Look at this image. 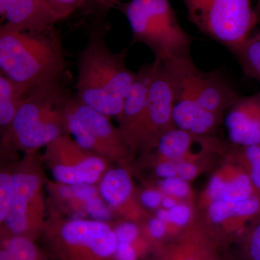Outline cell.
Returning <instances> with one entry per match:
<instances>
[{"instance_id":"1","label":"cell","mask_w":260,"mask_h":260,"mask_svg":"<svg viewBox=\"0 0 260 260\" xmlns=\"http://www.w3.org/2000/svg\"><path fill=\"white\" fill-rule=\"evenodd\" d=\"M95 21L78 56L76 97L108 117L118 118L137 74L126 67L124 54L109 49L102 21Z\"/></svg>"},{"instance_id":"2","label":"cell","mask_w":260,"mask_h":260,"mask_svg":"<svg viewBox=\"0 0 260 260\" xmlns=\"http://www.w3.org/2000/svg\"><path fill=\"white\" fill-rule=\"evenodd\" d=\"M65 68L61 38L55 27L35 30L1 25V74L32 89L59 80Z\"/></svg>"},{"instance_id":"3","label":"cell","mask_w":260,"mask_h":260,"mask_svg":"<svg viewBox=\"0 0 260 260\" xmlns=\"http://www.w3.org/2000/svg\"><path fill=\"white\" fill-rule=\"evenodd\" d=\"M70 97L59 80L31 89L9 129L2 135V150L36 154L56 138L69 134L67 107Z\"/></svg>"},{"instance_id":"4","label":"cell","mask_w":260,"mask_h":260,"mask_svg":"<svg viewBox=\"0 0 260 260\" xmlns=\"http://www.w3.org/2000/svg\"><path fill=\"white\" fill-rule=\"evenodd\" d=\"M116 8L133 32V44L150 48L155 60L189 59L192 39L181 26L169 0H130Z\"/></svg>"},{"instance_id":"5","label":"cell","mask_w":260,"mask_h":260,"mask_svg":"<svg viewBox=\"0 0 260 260\" xmlns=\"http://www.w3.org/2000/svg\"><path fill=\"white\" fill-rule=\"evenodd\" d=\"M42 237L54 260H114L118 243L107 222L57 216L47 220Z\"/></svg>"},{"instance_id":"6","label":"cell","mask_w":260,"mask_h":260,"mask_svg":"<svg viewBox=\"0 0 260 260\" xmlns=\"http://www.w3.org/2000/svg\"><path fill=\"white\" fill-rule=\"evenodd\" d=\"M35 154L13 168V195L9 213L1 224V238L23 237L37 240L45 227V179Z\"/></svg>"},{"instance_id":"7","label":"cell","mask_w":260,"mask_h":260,"mask_svg":"<svg viewBox=\"0 0 260 260\" xmlns=\"http://www.w3.org/2000/svg\"><path fill=\"white\" fill-rule=\"evenodd\" d=\"M188 18L202 34L233 54L251 37L259 18L251 0H181Z\"/></svg>"},{"instance_id":"8","label":"cell","mask_w":260,"mask_h":260,"mask_svg":"<svg viewBox=\"0 0 260 260\" xmlns=\"http://www.w3.org/2000/svg\"><path fill=\"white\" fill-rule=\"evenodd\" d=\"M67 122L68 133L80 146L107 162L121 164L133 151L120 128L77 97L70 96L68 101Z\"/></svg>"},{"instance_id":"9","label":"cell","mask_w":260,"mask_h":260,"mask_svg":"<svg viewBox=\"0 0 260 260\" xmlns=\"http://www.w3.org/2000/svg\"><path fill=\"white\" fill-rule=\"evenodd\" d=\"M176 93L191 98L219 117L229 110L240 95L218 71L203 72L189 59L161 61Z\"/></svg>"},{"instance_id":"10","label":"cell","mask_w":260,"mask_h":260,"mask_svg":"<svg viewBox=\"0 0 260 260\" xmlns=\"http://www.w3.org/2000/svg\"><path fill=\"white\" fill-rule=\"evenodd\" d=\"M42 160L56 182L66 185L99 184L109 164L80 146L70 134L47 145Z\"/></svg>"},{"instance_id":"11","label":"cell","mask_w":260,"mask_h":260,"mask_svg":"<svg viewBox=\"0 0 260 260\" xmlns=\"http://www.w3.org/2000/svg\"><path fill=\"white\" fill-rule=\"evenodd\" d=\"M148 94L146 121L141 148H153L164 133L176 127L173 119L176 97L174 85L161 61H154Z\"/></svg>"},{"instance_id":"12","label":"cell","mask_w":260,"mask_h":260,"mask_svg":"<svg viewBox=\"0 0 260 260\" xmlns=\"http://www.w3.org/2000/svg\"><path fill=\"white\" fill-rule=\"evenodd\" d=\"M154 63L143 65L136 73V78L117 118L119 126L133 150L141 148L146 121L147 102Z\"/></svg>"},{"instance_id":"13","label":"cell","mask_w":260,"mask_h":260,"mask_svg":"<svg viewBox=\"0 0 260 260\" xmlns=\"http://www.w3.org/2000/svg\"><path fill=\"white\" fill-rule=\"evenodd\" d=\"M225 126L234 144L260 145V91L251 96H239L228 110Z\"/></svg>"},{"instance_id":"14","label":"cell","mask_w":260,"mask_h":260,"mask_svg":"<svg viewBox=\"0 0 260 260\" xmlns=\"http://www.w3.org/2000/svg\"><path fill=\"white\" fill-rule=\"evenodd\" d=\"M0 15L1 23L29 30H47L59 20L44 0H0Z\"/></svg>"},{"instance_id":"15","label":"cell","mask_w":260,"mask_h":260,"mask_svg":"<svg viewBox=\"0 0 260 260\" xmlns=\"http://www.w3.org/2000/svg\"><path fill=\"white\" fill-rule=\"evenodd\" d=\"M215 241L202 229L189 228L159 249L158 260H219Z\"/></svg>"},{"instance_id":"16","label":"cell","mask_w":260,"mask_h":260,"mask_svg":"<svg viewBox=\"0 0 260 260\" xmlns=\"http://www.w3.org/2000/svg\"><path fill=\"white\" fill-rule=\"evenodd\" d=\"M173 112L174 125L196 136L211 133L216 127L218 116L208 112L194 99L184 95H175Z\"/></svg>"},{"instance_id":"17","label":"cell","mask_w":260,"mask_h":260,"mask_svg":"<svg viewBox=\"0 0 260 260\" xmlns=\"http://www.w3.org/2000/svg\"><path fill=\"white\" fill-rule=\"evenodd\" d=\"M98 189L109 209L120 213L133 196V181L125 169L113 168L104 174Z\"/></svg>"},{"instance_id":"18","label":"cell","mask_w":260,"mask_h":260,"mask_svg":"<svg viewBox=\"0 0 260 260\" xmlns=\"http://www.w3.org/2000/svg\"><path fill=\"white\" fill-rule=\"evenodd\" d=\"M31 89L0 75V126L2 135L6 133L14 120L19 108Z\"/></svg>"},{"instance_id":"19","label":"cell","mask_w":260,"mask_h":260,"mask_svg":"<svg viewBox=\"0 0 260 260\" xmlns=\"http://www.w3.org/2000/svg\"><path fill=\"white\" fill-rule=\"evenodd\" d=\"M35 240L23 237L1 238L0 260H51Z\"/></svg>"},{"instance_id":"20","label":"cell","mask_w":260,"mask_h":260,"mask_svg":"<svg viewBox=\"0 0 260 260\" xmlns=\"http://www.w3.org/2000/svg\"><path fill=\"white\" fill-rule=\"evenodd\" d=\"M195 137L188 132L174 127L160 137L155 147L164 160H179L189 152Z\"/></svg>"},{"instance_id":"21","label":"cell","mask_w":260,"mask_h":260,"mask_svg":"<svg viewBox=\"0 0 260 260\" xmlns=\"http://www.w3.org/2000/svg\"><path fill=\"white\" fill-rule=\"evenodd\" d=\"M257 192L259 191L253 185L247 172L241 171L230 179H225L223 177L219 200L226 203H237L247 199Z\"/></svg>"},{"instance_id":"22","label":"cell","mask_w":260,"mask_h":260,"mask_svg":"<svg viewBox=\"0 0 260 260\" xmlns=\"http://www.w3.org/2000/svg\"><path fill=\"white\" fill-rule=\"evenodd\" d=\"M234 54L245 75L260 83V38L251 36Z\"/></svg>"},{"instance_id":"23","label":"cell","mask_w":260,"mask_h":260,"mask_svg":"<svg viewBox=\"0 0 260 260\" xmlns=\"http://www.w3.org/2000/svg\"><path fill=\"white\" fill-rule=\"evenodd\" d=\"M118 242L129 243L138 248L140 254H143L148 247L147 240L140 239V230L136 224L124 222L114 228Z\"/></svg>"},{"instance_id":"24","label":"cell","mask_w":260,"mask_h":260,"mask_svg":"<svg viewBox=\"0 0 260 260\" xmlns=\"http://www.w3.org/2000/svg\"><path fill=\"white\" fill-rule=\"evenodd\" d=\"M13 169L0 173V223H3L9 213L13 195Z\"/></svg>"},{"instance_id":"25","label":"cell","mask_w":260,"mask_h":260,"mask_svg":"<svg viewBox=\"0 0 260 260\" xmlns=\"http://www.w3.org/2000/svg\"><path fill=\"white\" fill-rule=\"evenodd\" d=\"M243 158L253 185L260 192V145L242 147Z\"/></svg>"},{"instance_id":"26","label":"cell","mask_w":260,"mask_h":260,"mask_svg":"<svg viewBox=\"0 0 260 260\" xmlns=\"http://www.w3.org/2000/svg\"><path fill=\"white\" fill-rule=\"evenodd\" d=\"M244 253L247 260H260V220L251 225L246 234Z\"/></svg>"},{"instance_id":"27","label":"cell","mask_w":260,"mask_h":260,"mask_svg":"<svg viewBox=\"0 0 260 260\" xmlns=\"http://www.w3.org/2000/svg\"><path fill=\"white\" fill-rule=\"evenodd\" d=\"M158 185L160 190L169 196L175 198H186L190 193V189L188 185L187 181L177 176L164 179V180L159 181Z\"/></svg>"},{"instance_id":"28","label":"cell","mask_w":260,"mask_h":260,"mask_svg":"<svg viewBox=\"0 0 260 260\" xmlns=\"http://www.w3.org/2000/svg\"><path fill=\"white\" fill-rule=\"evenodd\" d=\"M210 220L214 223H222L229 219L234 218L232 203L223 200L211 202L208 209Z\"/></svg>"},{"instance_id":"29","label":"cell","mask_w":260,"mask_h":260,"mask_svg":"<svg viewBox=\"0 0 260 260\" xmlns=\"http://www.w3.org/2000/svg\"><path fill=\"white\" fill-rule=\"evenodd\" d=\"M124 0H90L83 8H86L88 13L92 12L97 17V20H102L108 11L122 3Z\"/></svg>"},{"instance_id":"30","label":"cell","mask_w":260,"mask_h":260,"mask_svg":"<svg viewBox=\"0 0 260 260\" xmlns=\"http://www.w3.org/2000/svg\"><path fill=\"white\" fill-rule=\"evenodd\" d=\"M169 224L179 227L185 226L191 218V209L187 205L177 204L169 210Z\"/></svg>"},{"instance_id":"31","label":"cell","mask_w":260,"mask_h":260,"mask_svg":"<svg viewBox=\"0 0 260 260\" xmlns=\"http://www.w3.org/2000/svg\"><path fill=\"white\" fill-rule=\"evenodd\" d=\"M147 242H159L165 238L167 225L157 218L149 220L147 224Z\"/></svg>"},{"instance_id":"32","label":"cell","mask_w":260,"mask_h":260,"mask_svg":"<svg viewBox=\"0 0 260 260\" xmlns=\"http://www.w3.org/2000/svg\"><path fill=\"white\" fill-rule=\"evenodd\" d=\"M140 256L138 248L133 244L118 242L114 260H138Z\"/></svg>"},{"instance_id":"33","label":"cell","mask_w":260,"mask_h":260,"mask_svg":"<svg viewBox=\"0 0 260 260\" xmlns=\"http://www.w3.org/2000/svg\"><path fill=\"white\" fill-rule=\"evenodd\" d=\"M162 196L161 193L155 189H147L140 195V201L148 209H156L160 204Z\"/></svg>"},{"instance_id":"34","label":"cell","mask_w":260,"mask_h":260,"mask_svg":"<svg viewBox=\"0 0 260 260\" xmlns=\"http://www.w3.org/2000/svg\"><path fill=\"white\" fill-rule=\"evenodd\" d=\"M155 174L158 177L164 179L177 177V166L172 162V160H162L155 168Z\"/></svg>"},{"instance_id":"35","label":"cell","mask_w":260,"mask_h":260,"mask_svg":"<svg viewBox=\"0 0 260 260\" xmlns=\"http://www.w3.org/2000/svg\"><path fill=\"white\" fill-rule=\"evenodd\" d=\"M198 174V169L194 164L182 162L177 165V175L186 181L192 180Z\"/></svg>"},{"instance_id":"36","label":"cell","mask_w":260,"mask_h":260,"mask_svg":"<svg viewBox=\"0 0 260 260\" xmlns=\"http://www.w3.org/2000/svg\"><path fill=\"white\" fill-rule=\"evenodd\" d=\"M177 204L178 203H177L176 200H174L172 196L167 195V196L162 197L161 204H160V205H161L162 208H164V209L170 210Z\"/></svg>"},{"instance_id":"37","label":"cell","mask_w":260,"mask_h":260,"mask_svg":"<svg viewBox=\"0 0 260 260\" xmlns=\"http://www.w3.org/2000/svg\"><path fill=\"white\" fill-rule=\"evenodd\" d=\"M156 218L168 225L169 224V210L160 208L156 211Z\"/></svg>"},{"instance_id":"38","label":"cell","mask_w":260,"mask_h":260,"mask_svg":"<svg viewBox=\"0 0 260 260\" xmlns=\"http://www.w3.org/2000/svg\"><path fill=\"white\" fill-rule=\"evenodd\" d=\"M254 10H255L256 15H257L260 21V0H258L257 3H256L255 7H254Z\"/></svg>"},{"instance_id":"39","label":"cell","mask_w":260,"mask_h":260,"mask_svg":"<svg viewBox=\"0 0 260 260\" xmlns=\"http://www.w3.org/2000/svg\"><path fill=\"white\" fill-rule=\"evenodd\" d=\"M254 36H256V37L260 38V29L259 30H258L257 32H256L255 34H254Z\"/></svg>"}]
</instances>
